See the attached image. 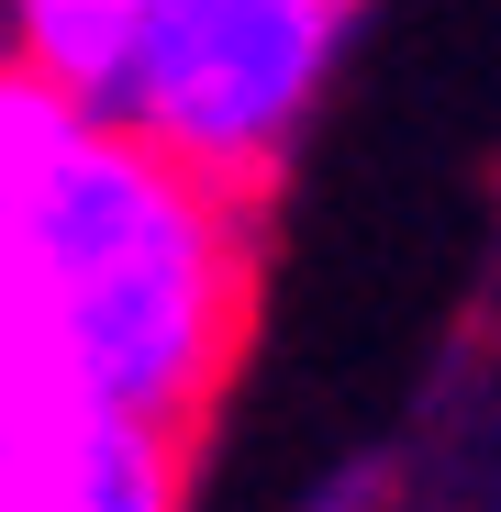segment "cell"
Segmentation results:
<instances>
[{
	"instance_id": "obj_3",
	"label": "cell",
	"mask_w": 501,
	"mask_h": 512,
	"mask_svg": "<svg viewBox=\"0 0 501 512\" xmlns=\"http://www.w3.org/2000/svg\"><path fill=\"white\" fill-rule=\"evenodd\" d=\"M190 435L101 401L0 390V512H179Z\"/></svg>"
},
{
	"instance_id": "obj_2",
	"label": "cell",
	"mask_w": 501,
	"mask_h": 512,
	"mask_svg": "<svg viewBox=\"0 0 501 512\" xmlns=\"http://www.w3.org/2000/svg\"><path fill=\"white\" fill-rule=\"evenodd\" d=\"M357 0H134V56L101 123L179 145L212 179H268L323 101Z\"/></svg>"
},
{
	"instance_id": "obj_1",
	"label": "cell",
	"mask_w": 501,
	"mask_h": 512,
	"mask_svg": "<svg viewBox=\"0 0 501 512\" xmlns=\"http://www.w3.org/2000/svg\"><path fill=\"white\" fill-rule=\"evenodd\" d=\"M245 334V190L0 56V390L201 435Z\"/></svg>"
}]
</instances>
